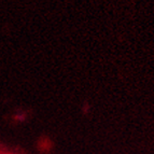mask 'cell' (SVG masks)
Returning a JSON list of instances; mask_svg holds the SVG:
<instances>
[]
</instances>
